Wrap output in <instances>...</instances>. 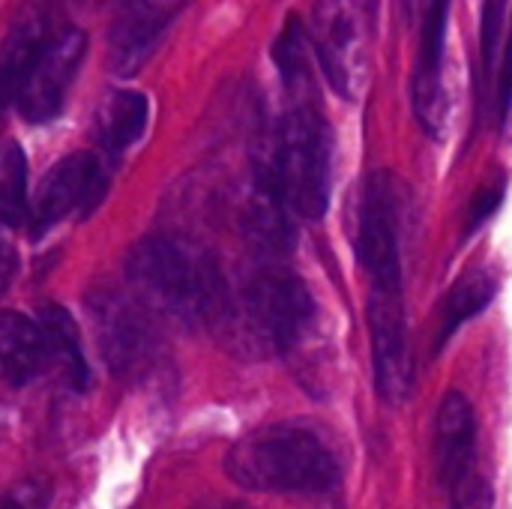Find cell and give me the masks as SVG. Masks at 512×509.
<instances>
[{"label":"cell","mask_w":512,"mask_h":509,"mask_svg":"<svg viewBox=\"0 0 512 509\" xmlns=\"http://www.w3.org/2000/svg\"><path fill=\"white\" fill-rule=\"evenodd\" d=\"M318 318V306L306 282L267 258L237 285H225L210 330L222 348L240 360H267L297 351Z\"/></svg>","instance_id":"6da1fadb"},{"label":"cell","mask_w":512,"mask_h":509,"mask_svg":"<svg viewBox=\"0 0 512 509\" xmlns=\"http://www.w3.org/2000/svg\"><path fill=\"white\" fill-rule=\"evenodd\" d=\"M126 282L153 318L183 330L210 327L228 285L216 255L180 234L135 243L126 255Z\"/></svg>","instance_id":"7a4b0ae2"},{"label":"cell","mask_w":512,"mask_h":509,"mask_svg":"<svg viewBox=\"0 0 512 509\" xmlns=\"http://www.w3.org/2000/svg\"><path fill=\"white\" fill-rule=\"evenodd\" d=\"M333 138L312 99H294L255 159V183L300 222H318L330 204Z\"/></svg>","instance_id":"3957f363"},{"label":"cell","mask_w":512,"mask_h":509,"mask_svg":"<svg viewBox=\"0 0 512 509\" xmlns=\"http://www.w3.org/2000/svg\"><path fill=\"white\" fill-rule=\"evenodd\" d=\"M225 474L252 492L324 495L339 486L330 447L303 426L282 423L243 438L225 459Z\"/></svg>","instance_id":"277c9868"},{"label":"cell","mask_w":512,"mask_h":509,"mask_svg":"<svg viewBox=\"0 0 512 509\" xmlns=\"http://www.w3.org/2000/svg\"><path fill=\"white\" fill-rule=\"evenodd\" d=\"M84 306L105 366L126 381L150 378L162 363L153 315L132 294H120L117 288H93Z\"/></svg>","instance_id":"5b68a950"},{"label":"cell","mask_w":512,"mask_h":509,"mask_svg":"<svg viewBox=\"0 0 512 509\" xmlns=\"http://www.w3.org/2000/svg\"><path fill=\"white\" fill-rule=\"evenodd\" d=\"M309 45L336 96L348 102L360 99L369 72V36L360 0H318Z\"/></svg>","instance_id":"8992f818"},{"label":"cell","mask_w":512,"mask_h":509,"mask_svg":"<svg viewBox=\"0 0 512 509\" xmlns=\"http://www.w3.org/2000/svg\"><path fill=\"white\" fill-rule=\"evenodd\" d=\"M357 255L372 288H402V183L390 171H375L363 183Z\"/></svg>","instance_id":"52a82bcc"},{"label":"cell","mask_w":512,"mask_h":509,"mask_svg":"<svg viewBox=\"0 0 512 509\" xmlns=\"http://www.w3.org/2000/svg\"><path fill=\"white\" fill-rule=\"evenodd\" d=\"M84 54H87V36L78 27H63L60 33H48L42 39L15 93L18 114L27 123L39 126L63 111L66 93L75 81Z\"/></svg>","instance_id":"ba28073f"},{"label":"cell","mask_w":512,"mask_h":509,"mask_svg":"<svg viewBox=\"0 0 512 509\" xmlns=\"http://www.w3.org/2000/svg\"><path fill=\"white\" fill-rule=\"evenodd\" d=\"M369 333L375 360V387L387 405H405L414 387V357L405 324L402 288H372Z\"/></svg>","instance_id":"9c48e42d"},{"label":"cell","mask_w":512,"mask_h":509,"mask_svg":"<svg viewBox=\"0 0 512 509\" xmlns=\"http://www.w3.org/2000/svg\"><path fill=\"white\" fill-rule=\"evenodd\" d=\"M189 3L192 0H117L111 36H108L111 72L117 78L135 75L150 60L171 21L183 15Z\"/></svg>","instance_id":"30bf717a"},{"label":"cell","mask_w":512,"mask_h":509,"mask_svg":"<svg viewBox=\"0 0 512 509\" xmlns=\"http://www.w3.org/2000/svg\"><path fill=\"white\" fill-rule=\"evenodd\" d=\"M447 15H450V0H426L420 60L414 69V111L432 138H444L447 120H450V102H447V87H444Z\"/></svg>","instance_id":"8fae6325"},{"label":"cell","mask_w":512,"mask_h":509,"mask_svg":"<svg viewBox=\"0 0 512 509\" xmlns=\"http://www.w3.org/2000/svg\"><path fill=\"white\" fill-rule=\"evenodd\" d=\"M99 189H102V168L93 153H72L60 159L42 177L33 195V207L27 210L33 237H42L45 231L60 225L72 210L96 198Z\"/></svg>","instance_id":"7c38bea8"},{"label":"cell","mask_w":512,"mask_h":509,"mask_svg":"<svg viewBox=\"0 0 512 509\" xmlns=\"http://www.w3.org/2000/svg\"><path fill=\"white\" fill-rule=\"evenodd\" d=\"M477 447V417L462 393L444 396L435 417V471L438 483L456 489L474 465Z\"/></svg>","instance_id":"4fadbf2b"},{"label":"cell","mask_w":512,"mask_h":509,"mask_svg":"<svg viewBox=\"0 0 512 509\" xmlns=\"http://www.w3.org/2000/svg\"><path fill=\"white\" fill-rule=\"evenodd\" d=\"M48 366L39 321L18 312H0V378L9 387H24Z\"/></svg>","instance_id":"5bb4252c"},{"label":"cell","mask_w":512,"mask_h":509,"mask_svg":"<svg viewBox=\"0 0 512 509\" xmlns=\"http://www.w3.org/2000/svg\"><path fill=\"white\" fill-rule=\"evenodd\" d=\"M48 24H51L48 21V12L33 9L0 42V114L9 108V102H15V93L21 87V78H24V72H27L36 48L51 33Z\"/></svg>","instance_id":"9a60e30c"},{"label":"cell","mask_w":512,"mask_h":509,"mask_svg":"<svg viewBox=\"0 0 512 509\" xmlns=\"http://www.w3.org/2000/svg\"><path fill=\"white\" fill-rule=\"evenodd\" d=\"M39 330L45 339L48 366H57L60 378L72 390H84L87 387V363H84L81 336H78L72 315L63 306H45L39 312Z\"/></svg>","instance_id":"2e32d148"},{"label":"cell","mask_w":512,"mask_h":509,"mask_svg":"<svg viewBox=\"0 0 512 509\" xmlns=\"http://www.w3.org/2000/svg\"><path fill=\"white\" fill-rule=\"evenodd\" d=\"M150 120V102L138 90H117L99 111V144L117 156L132 147Z\"/></svg>","instance_id":"e0dca14e"},{"label":"cell","mask_w":512,"mask_h":509,"mask_svg":"<svg viewBox=\"0 0 512 509\" xmlns=\"http://www.w3.org/2000/svg\"><path fill=\"white\" fill-rule=\"evenodd\" d=\"M309 33L300 18H288L282 27L276 45H273V60L279 66L282 84L288 90V99H312L315 81H312V66H309Z\"/></svg>","instance_id":"ac0fdd59"},{"label":"cell","mask_w":512,"mask_h":509,"mask_svg":"<svg viewBox=\"0 0 512 509\" xmlns=\"http://www.w3.org/2000/svg\"><path fill=\"white\" fill-rule=\"evenodd\" d=\"M495 294H498V279H495V273H489V270H483V267L465 273V276L453 285V291H450V297H447V303H444L438 345H444L465 321L477 318V315L495 300Z\"/></svg>","instance_id":"d6986e66"},{"label":"cell","mask_w":512,"mask_h":509,"mask_svg":"<svg viewBox=\"0 0 512 509\" xmlns=\"http://www.w3.org/2000/svg\"><path fill=\"white\" fill-rule=\"evenodd\" d=\"M27 219V156L18 144L0 147V225L18 228Z\"/></svg>","instance_id":"ffe728a7"},{"label":"cell","mask_w":512,"mask_h":509,"mask_svg":"<svg viewBox=\"0 0 512 509\" xmlns=\"http://www.w3.org/2000/svg\"><path fill=\"white\" fill-rule=\"evenodd\" d=\"M507 18V0H486L483 6V57H486V75H492L498 60V39L504 33Z\"/></svg>","instance_id":"44dd1931"},{"label":"cell","mask_w":512,"mask_h":509,"mask_svg":"<svg viewBox=\"0 0 512 509\" xmlns=\"http://www.w3.org/2000/svg\"><path fill=\"white\" fill-rule=\"evenodd\" d=\"M51 486L45 480H24L0 495V509H48Z\"/></svg>","instance_id":"7402d4cb"},{"label":"cell","mask_w":512,"mask_h":509,"mask_svg":"<svg viewBox=\"0 0 512 509\" xmlns=\"http://www.w3.org/2000/svg\"><path fill=\"white\" fill-rule=\"evenodd\" d=\"M501 198H504V183L486 186V189L474 198V204H471V210H468V225H465V231H468V234L477 231V228L501 207Z\"/></svg>","instance_id":"603a6c76"}]
</instances>
